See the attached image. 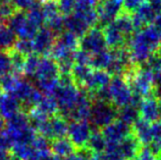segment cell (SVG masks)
I'll return each instance as SVG.
<instances>
[{
    "label": "cell",
    "mask_w": 161,
    "mask_h": 160,
    "mask_svg": "<svg viewBox=\"0 0 161 160\" xmlns=\"http://www.w3.org/2000/svg\"><path fill=\"white\" fill-rule=\"evenodd\" d=\"M107 147V142L105 140L103 134L101 130H93L89 141L86 145V148L90 150L93 154H100L103 153Z\"/></svg>",
    "instance_id": "13"
},
{
    "label": "cell",
    "mask_w": 161,
    "mask_h": 160,
    "mask_svg": "<svg viewBox=\"0 0 161 160\" xmlns=\"http://www.w3.org/2000/svg\"><path fill=\"white\" fill-rule=\"evenodd\" d=\"M140 119V103H133L117 109V119L124 121L130 127H133Z\"/></svg>",
    "instance_id": "12"
},
{
    "label": "cell",
    "mask_w": 161,
    "mask_h": 160,
    "mask_svg": "<svg viewBox=\"0 0 161 160\" xmlns=\"http://www.w3.org/2000/svg\"><path fill=\"white\" fill-rule=\"evenodd\" d=\"M93 156V153L87 148L77 149L74 154L69 155L65 158H62L60 160H91Z\"/></svg>",
    "instance_id": "14"
},
{
    "label": "cell",
    "mask_w": 161,
    "mask_h": 160,
    "mask_svg": "<svg viewBox=\"0 0 161 160\" xmlns=\"http://www.w3.org/2000/svg\"><path fill=\"white\" fill-rule=\"evenodd\" d=\"M67 129H69V123L63 117L60 115H52L42 121L36 128V130L47 140L54 141L66 137Z\"/></svg>",
    "instance_id": "5"
},
{
    "label": "cell",
    "mask_w": 161,
    "mask_h": 160,
    "mask_svg": "<svg viewBox=\"0 0 161 160\" xmlns=\"http://www.w3.org/2000/svg\"><path fill=\"white\" fill-rule=\"evenodd\" d=\"M140 115L149 124L161 121V96L156 94L143 99L140 103Z\"/></svg>",
    "instance_id": "7"
},
{
    "label": "cell",
    "mask_w": 161,
    "mask_h": 160,
    "mask_svg": "<svg viewBox=\"0 0 161 160\" xmlns=\"http://www.w3.org/2000/svg\"><path fill=\"white\" fill-rule=\"evenodd\" d=\"M134 160H160V158L155 156L154 154H152L148 149L142 148L141 151H140V153L138 154V156Z\"/></svg>",
    "instance_id": "15"
},
{
    "label": "cell",
    "mask_w": 161,
    "mask_h": 160,
    "mask_svg": "<svg viewBox=\"0 0 161 160\" xmlns=\"http://www.w3.org/2000/svg\"><path fill=\"white\" fill-rule=\"evenodd\" d=\"M128 83L134 95L142 100L157 94L155 77L146 67L130 74Z\"/></svg>",
    "instance_id": "4"
},
{
    "label": "cell",
    "mask_w": 161,
    "mask_h": 160,
    "mask_svg": "<svg viewBox=\"0 0 161 160\" xmlns=\"http://www.w3.org/2000/svg\"><path fill=\"white\" fill-rule=\"evenodd\" d=\"M22 105L12 95L0 91V117L10 119L20 113Z\"/></svg>",
    "instance_id": "9"
},
{
    "label": "cell",
    "mask_w": 161,
    "mask_h": 160,
    "mask_svg": "<svg viewBox=\"0 0 161 160\" xmlns=\"http://www.w3.org/2000/svg\"><path fill=\"white\" fill-rule=\"evenodd\" d=\"M101 132H102L107 144H115V143L125 140V139L129 138L134 134L133 127L126 124L119 119H115L112 121Z\"/></svg>",
    "instance_id": "8"
},
{
    "label": "cell",
    "mask_w": 161,
    "mask_h": 160,
    "mask_svg": "<svg viewBox=\"0 0 161 160\" xmlns=\"http://www.w3.org/2000/svg\"><path fill=\"white\" fill-rule=\"evenodd\" d=\"M143 147L133 134L132 136L115 144H107L106 149L101 153L103 160H134Z\"/></svg>",
    "instance_id": "2"
},
{
    "label": "cell",
    "mask_w": 161,
    "mask_h": 160,
    "mask_svg": "<svg viewBox=\"0 0 161 160\" xmlns=\"http://www.w3.org/2000/svg\"><path fill=\"white\" fill-rule=\"evenodd\" d=\"M117 119V108L111 103L102 100H92L88 121L93 130H102Z\"/></svg>",
    "instance_id": "3"
},
{
    "label": "cell",
    "mask_w": 161,
    "mask_h": 160,
    "mask_svg": "<svg viewBox=\"0 0 161 160\" xmlns=\"http://www.w3.org/2000/svg\"><path fill=\"white\" fill-rule=\"evenodd\" d=\"M93 129L88 120L70 121L67 129V138L77 149L86 148Z\"/></svg>",
    "instance_id": "6"
},
{
    "label": "cell",
    "mask_w": 161,
    "mask_h": 160,
    "mask_svg": "<svg viewBox=\"0 0 161 160\" xmlns=\"http://www.w3.org/2000/svg\"><path fill=\"white\" fill-rule=\"evenodd\" d=\"M50 149H51L52 153L55 156H57L60 159L74 154L75 150H77L75 145L70 142V140L67 137L51 141V143H50Z\"/></svg>",
    "instance_id": "11"
},
{
    "label": "cell",
    "mask_w": 161,
    "mask_h": 160,
    "mask_svg": "<svg viewBox=\"0 0 161 160\" xmlns=\"http://www.w3.org/2000/svg\"><path fill=\"white\" fill-rule=\"evenodd\" d=\"M158 88H161V83H160V85L158 86ZM157 90H158V89H157Z\"/></svg>",
    "instance_id": "16"
},
{
    "label": "cell",
    "mask_w": 161,
    "mask_h": 160,
    "mask_svg": "<svg viewBox=\"0 0 161 160\" xmlns=\"http://www.w3.org/2000/svg\"><path fill=\"white\" fill-rule=\"evenodd\" d=\"M143 148L148 149L152 154L161 159V121L150 124L148 142Z\"/></svg>",
    "instance_id": "10"
},
{
    "label": "cell",
    "mask_w": 161,
    "mask_h": 160,
    "mask_svg": "<svg viewBox=\"0 0 161 160\" xmlns=\"http://www.w3.org/2000/svg\"><path fill=\"white\" fill-rule=\"evenodd\" d=\"M106 91L108 102L117 109L133 103H141L142 101V99L134 95L128 81L122 77H114L111 79Z\"/></svg>",
    "instance_id": "1"
}]
</instances>
